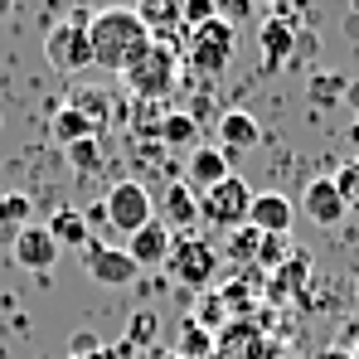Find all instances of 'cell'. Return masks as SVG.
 Wrapping results in <instances>:
<instances>
[{
	"label": "cell",
	"mask_w": 359,
	"mask_h": 359,
	"mask_svg": "<svg viewBox=\"0 0 359 359\" xmlns=\"http://www.w3.org/2000/svg\"><path fill=\"white\" fill-rule=\"evenodd\" d=\"M345 93V78H335V73H320L316 83H311V102H330V97H340Z\"/></svg>",
	"instance_id": "26"
},
{
	"label": "cell",
	"mask_w": 359,
	"mask_h": 359,
	"mask_svg": "<svg viewBox=\"0 0 359 359\" xmlns=\"http://www.w3.org/2000/svg\"><path fill=\"white\" fill-rule=\"evenodd\" d=\"M161 224L165 229H175V233H184V229H194L199 224V194L184 184V180H170L165 184V194H161Z\"/></svg>",
	"instance_id": "14"
},
{
	"label": "cell",
	"mask_w": 359,
	"mask_h": 359,
	"mask_svg": "<svg viewBox=\"0 0 359 359\" xmlns=\"http://www.w3.org/2000/svg\"><path fill=\"white\" fill-rule=\"evenodd\" d=\"M165 267H170V277H175L180 287L204 292V287H214V277H219V252H214V243L199 238V233H180V238L170 243Z\"/></svg>",
	"instance_id": "2"
},
{
	"label": "cell",
	"mask_w": 359,
	"mask_h": 359,
	"mask_svg": "<svg viewBox=\"0 0 359 359\" xmlns=\"http://www.w3.org/2000/svg\"><path fill=\"white\" fill-rule=\"evenodd\" d=\"M345 97L355 102V112H359V83H345Z\"/></svg>",
	"instance_id": "29"
},
{
	"label": "cell",
	"mask_w": 359,
	"mask_h": 359,
	"mask_svg": "<svg viewBox=\"0 0 359 359\" xmlns=\"http://www.w3.org/2000/svg\"><path fill=\"white\" fill-rule=\"evenodd\" d=\"M88 39H93V63L107 73H126L131 63L151 49V29L136 20V10H97L88 20Z\"/></svg>",
	"instance_id": "1"
},
{
	"label": "cell",
	"mask_w": 359,
	"mask_h": 359,
	"mask_svg": "<svg viewBox=\"0 0 359 359\" xmlns=\"http://www.w3.org/2000/svg\"><path fill=\"white\" fill-rule=\"evenodd\" d=\"M257 252H262V233H257L252 224L229 238V257H233V262H257Z\"/></svg>",
	"instance_id": "23"
},
{
	"label": "cell",
	"mask_w": 359,
	"mask_h": 359,
	"mask_svg": "<svg viewBox=\"0 0 359 359\" xmlns=\"http://www.w3.org/2000/svg\"><path fill=\"white\" fill-rule=\"evenodd\" d=\"M262 141V126L252 112H224L219 117V151H248V146H257Z\"/></svg>",
	"instance_id": "16"
},
{
	"label": "cell",
	"mask_w": 359,
	"mask_h": 359,
	"mask_svg": "<svg viewBox=\"0 0 359 359\" xmlns=\"http://www.w3.org/2000/svg\"><path fill=\"white\" fill-rule=\"evenodd\" d=\"M68 165H73L78 175H97V170H102V146H97V136L68 146Z\"/></svg>",
	"instance_id": "21"
},
{
	"label": "cell",
	"mask_w": 359,
	"mask_h": 359,
	"mask_svg": "<svg viewBox=\"0 0 359 359\" xmlns=\"http://www.w3.org/2000/svg\"><path fill=\"white\" fill-rule=\"evenodd\" d=\"M257 44H262V73H277L282 63L297 54V29L277 15V20L262 25V39H257Z\"/></svg>",
	"instance_id": "15"
},
{
	"label": "cell",
	"mask_w": 359,
	"mask_h": 359,
	"mask_svg": "<svg viewBox=\"0 0 359 359\" xmlns=\"http://www.w3.org/2000/svg\"><path fill=\"white\" fill-rule=\"evenodd\" d=\"M102 214H107V229L112 233H141L151 219H156V204H151V194H146V184L141 180H117L107 194H102Z\"/></svg>",
	"instance_id": "7"
},
{
	"label": "cell",
	"mask_w": 359,
	"mask_h": 359,
	"mask_svg": "<svg viewBox=\"0 0 359 359\" xmlns=\"http://www.w3.org/2000/svg\"><path fill=\"white\" fill-rule=\"evenodd\" d=\"M184 54H189V68L199 73V78H219L233 54H238V34H233V25L219 15V20H209L204 29H194L189 39H184Z\"/></svg>",
	"instance_id": "3"
},
{
	"label": "cell",
	"mask_w": 359,
	"mask_h": 359,
	"mask_svg": "<svg viewBox=\"0 0 359 359\" xmlns=\"http://www.w3.org/2000/svg\"><path fill=\"white\" fill-rule=\"evenodd\" d=\"M49 233H54L59 248H88L93 243V229H88V214L83 209H59L49 219Z\"/></svg>",
	"instance_id": "18"
},
{
	"label": "cell",
	"mask_w": 359,
	"mask_h": 359,
	"mask_svg": "<svg viewBox=\"0 0 359 359\" xmlns=\"http://www.w3.org/2000/svg\"><path fill=\"white\" fill-rule=\"evenodd\" d=\"M170 229L161 224V219H151L141 233H131L126 238V252H131V262L136 267H165V257H170Z\"/></svg>",
	"instance_id": "13"
},
{
	"label": "cell",
	"mask_w": 359,
	"mask_h": 359,
	"mask_svg": "<svg viewBox=\"0 0 359 359\" xmlns=\"http://www.w3.org/2000/svg\"><path fill=\"white\" fill-rule=\"evenodd\" d=\"M73 359H112V350H102V345H97L93 355H88V350H78V355H73Z\"/></svg>",
	"instance_id": "28"
},
{
	"label": "cell",
	"mask_w": 359,
	"mask_h": 359,
	"mask_svg": "<svg viewBox=\"0 0 359 359\" xmlns=\"http://www.w3.org/2000/svg\"><path fill=\"white\" fill-rule=\"evenodd\" d=\"M121 78H126L131 97H141V102H161V97H170V88H175V49L151 39V49L131 63Z\"/></svg>",
	"instance_id": "6"
},
{
	"label": "cell",
	"mask_w": 359,
	"mask_h": 359,
	"mask_svg": "<svg viewBox=\"0 0 359 359\" xmlns=\"http://www.w3.org/2000/svg\"><path fill=\"white\" fill-rule=\"evenodd\" d=\"M301 209H306V219H311V224H320V229H335V224L350 214L330 175H320V180H311V184H306V194H301Z\"/></svg>",
	"instance_id": "11"
},
{
	"label": "cell",
	"mask_w": 359,
	"mask_h": 359,
	"mask_svg": "<svg viewBox=\"0 0 359 359\" xmlns=\"http://www.w3.org/2000/svg\"><path fill=\"white\" fill-rule=\"evenodd\" d=\"M229 161H233V156H229V151H219V146H194V151H189V165H184V184H189V189H199V194H204V189H214V184H224V180L233 175V170H229Z\"/></svg>",
	"instance_id": "12"
},
{
	"label": "cell",
	"mask_w": 359,
	"mask_h": 359,
	"mask_svg": "<svg viewBox=\"0 0 359 359\" xmlns=\"http://www.w3.org/2000/svg\"><path fill=\"white\" fill-rule=\"evenodd\" d=\"M330 180H335V189H340L345 209H359V161H345Z\"/></svg>",
	"instance_id": "24"
},
{
	"label": "cell",
	"mask_w": 359,
	"mask_h": 359,
	"mask_svg": "<svg viewBox=\"0 0 359 359\" xmlns=\"http://www.w3.org/2000/svg\"><path fill=\"white\" fill-rule=\"evenodd\" d=\"M59 243L49 233V224H29L20 238L10 243V257H15V267H25V272H49L54 262H59Z\"/></svg>",
	"instance_id": "10"
},
{
	"label": "cell",
	"mask_w": 359,
	"mask_h": 359,
	"mask_svg": "<svg viewBox=\"0 0 359 359\" xmlns=\"http://www.w3.org/2000/svg\"><path fill=\"white\" fill-rule=\"evenodd\" d=\"M25 229H29V194H20V189L0 194V238L15 243Z\"/></svg>",
	"instance_id": "19"
},
{
	"label": "cell",
	"mask_w": 359,
	"mask_h": 359,
	"mask_svg": "<svg viewBox=\"0 0 359 359\" xmlns=\"http://www.w3.org/2000/svg\"><path fill=\"white\" fill-rule=\"evenodd\" d=\"M5 15H10V0H0V20H5Z\"/></svg>",
	"instance_id": "30"
},
{
	"label": "cell",
	"mask_w": 359,
	"mask_h": 359,
	"mask_svg": "<svg viewBox=\"0 0 359 359\" xmlns=\"http://www.w3.org/2000/svg\"><path fill=\"white\" fill-rule=\"evenodd\" d=\"M49 131H54V141H59L63 151H68V146H78V141L97 136V121H93V117H83V112H78L73 102H63L59 112L49 117Z\"/></svg>",
	"instance_id": "17"
},
{
	"label": "cell",
	"mask_w": 359,
	"mask_h": 359,
	"mask_svg": "<svg viewBox=\"0 0 359 359\" xmlns=\"http://www.w3.org/2000/svg\"><path fill=\"white\" fill-rule=\"evenodd\" d=\"M252 194H257V189H248V180L229 175L224 184H214V189H204V194H199V219H204L209 229L238 233V229H248V209H252Z\"/></svg>",
	"instance_id": "4"
},
{
	"label": "cell",
	"mask_w": 359,
	"mask_h": 359,
	"mask_svg": "<svg viewBox=\"0 0 359 359\" xmlns=\"http://www.w3.org/2000/svg\"><path fill=\"white\" fill-rule=\"evenodd\" d=\"M83 267L97 287H131L141 277V267L131 262L126 248H112V243H88L83 248Z\"/></svg>",
	"instance_id": "8"
},
{
	"label": "cell",
	"mask_w": 359,
	"mask_h": 359,
	"mask_svg": "<svg viewBox=\"0 0 359 359\" xmlns=\"http://www.w3.org/2000/svg\"><path fill=\"white\" fill-rule=\"evenodd\" d=\"M292 219H297V204H292L282 189H257V194H252L248 224H252L262 238H287V233H292Z\"/></svg>",
	"instance_id": "9"
},
{
	"label": "cell",
	"mask_w": 359,
	"mask_h": 359,
	"mask_svg": "<svg viewBox=\"0 0 359 359\" xmlns=\"http://www.w3.org/2000/svg\"><path fill=\"white\" fill-rule=\"evenodd\" d=\"M156 136L165 141V146H189L194 151V141H199V121L189 117V112H170V117H161L156 121Z\"/></svg>",
	"instance_id": "20"
},
{
	"label": "cell",
	"mask_w": 359,
	"mask_h": 359,
	"mask_svg": "<svg viewBox=\"0 0 359 359\" xmlns=\"http://www.w3.org/2000/svg\"><path fill=\"white\" fill-rule=\"evenodd\" d=\"M88 20H93V15L73 10L68 20L49 25V34H44V54H49V63H54L59 73H83V68H93V39H88Z\"/></svg>",
	"instance_id": "5"
},
{
	"label": "cell",
	"mask_w": 359,
	"mask_h": 359,
	"mask_svg": "<svg viewBox=\"0 0 359 359\" xmlns=\"http://www.w3.org/2000/svg\"><path fill=\"white\" fill-rule=\"evenodd\" d=\"M156 330H161L156 311H136V316L126 320V345H131V350H146V345L156 340Z\"/></svg>",
	"instance_id": "22"
},
{
	"label": "cell",
	"mask_w": 359,
	"mask_h": 359,
	"mask_svg": "<svg viewBox=\"0 0 359 359\" xmlns=\"http://www.w3.org/2000/svg\"><path fill=\"white\" fill-rule=\"evenodd\" d=\"M287 252V238H262V252H257V262H277Z\"/></svg>",
	"instance_id": "27"
},
{
	"label": "cell",
	"mask_w": 359,
	"mask_h": 359,
	"mask_svg": "<svg viewBox=\"0 0 359 359\" xmlns=\"http://www.w3.org/2000/svg\"><path fill=\"white\" fill-rule=\"evenodd\" d=\"M209 350H214V340H209V330L189 320V325H184V335H180V355H184V359H204Z\"/></svg>",
	"instance_id": "25"
}]
</instances>
